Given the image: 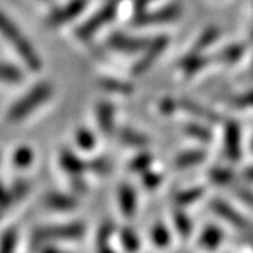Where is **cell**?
Listing matches in <instances>:
<instances>
[{"label":"cell","instance_id":"9","mask_svg":"<svg viewBox=\"0 0 253 253\" xmlns=\"http://www.w3.org/2000/svg\"><path fill=\"white\" fill-rule=\"evenodd\" d=\"M106 42L113 51H116L118 54L136 55L141 54L146 48L149 38L129 36L126 33H113L110 34Z\"/></svg>","mask_w":253,"mask_h":253},{"label":"cell","instance_id":"30","mask_svg":"<svg viewBox=\"0 0 253 253\" xmlns=\"http://www.w3.org/2000/svg\"><path fill=\"white\" fill-rule=\"evenodd\" d=\"M149 238H151L152 244L158 248H168L170 245V239H172L168 226L163 222H155L149 231Z\"/></svg>","mask_w":253,"mask_h":253},{"label":"cell","instance_id":"43","mask_svg":"<svg viewBox=\"0 0 253 253\" xmlns=\"http://www.w3.org/2000/svg\"><path fill=\"white\" fill-rule=\"evenodd\" d=\"M245 241H246V242L253 248V234L252 235H245Z\"/></svg>","mask_w":253,"mask_h":253},{"label":"cell","instance_id":"42","mask_svg":"<svg viewBox=\"0 0 253 253\" xmlns=\"http://www.w3.org/2000/svg\"><path fill=\"white\" fill-rule=\"evenodd\" d=\"M241 177H242V180H244L246 184H253V165L245 168L244 170H242Z\"/></svg>","mask_w":253,"mask_h":253},{"label":"cell","instance_id":"19","mask_svg":"<svg viewBox=\"0 0 253 253\" xmlns=\"http://www.w3.org/2000/svg\"><path fill=\"white\" fill-rule=\"evenodd\" d=\"M225 234L219 226L208 224L203 228L199 236V246L206 251H215L224 242Z\"/></svg>","mask_w":253,"mask_h":253},{"label":"cell","instance_id":"40","mask_svg":"<svg viewBox=\"0 0 253 253\" xmlns=\"http://www.w3.org/2000/svg\"><path fill=\"white\" fill-rule=\"evenodd\" d=\"M158 109L163 116H172L176 111H179V100L173 97H163L158 104Z\"/></svg>","mask_w":253,"mask_h":253},{"label":"cell","instance_id":"16","mask_svg":"<svg viewBox=\"0 0 253 253\" xmlns=\"http://www.w3.org/2000/svg\"><path fill=\"white\" fill-rule=\"evenodd\" d=\"M44 206L48 210L52 211H58V212H68V211H73L78 207V200L75 196L71 194H65V193H59V191H52L48 193L44 197Z\"/></svg>","mask_w":253,"mask_h":253},{"label":"cell","instance_id":"45","mask_svg":"<svg viewBox=\"0 0 253 253\" xmlns=\"http://www.w3.org/2000/svg\"><path fill=\"white\" fill-rule=\"evenodd\" d=\"M41 1H45V0H41Z\"/></svg>","mask_w":253,"mask_h":253},{"label":"cell","instance_id":"8","mask_svg":"<svg viewBox=\"0 0 253 253\" xmlns=\"http://www.w3.org/2000/svg\"><path fill=\"white\" fill-rule=\"evenodd\" d=\"M224 154L231 163L242 158V129L235 120H228L224 124Z\"/></svg>","mask_w":253,"mask_h":253},{"label":"cell","instance_id":"28","mask_svg":"<svg viewBox=\"0 0 253 253\" xmlns=\"http://www.w3.org/2000/svg\"><path fill=\"white\" fill-rule=\"evenodd\" d=\"M114 231H116V225L113 221H104L99 226V231L96 235V249L99 252H111L110 241L114 235Z\"/></svg>","mask_w":253,"mask_h":253},{"label":"cell","instance_id":"29","mask_svg":"<svg viewBox=\"0 0 253 253\" xmlns=\"http://www.w3.org/2000/svg\"><path fill=\"white\" fill-rule=\"evenodd\" d=\"M155 158L151 152H139L135 155L129 162H128V170L131 173H136V174H142L146 170L151 169L152 163H154Z\"/></svg>","mask_w":253,"mask_h":253},{"label":"cell","instance_id":"17","mask_svg":"<svg viewBox=\"0 0 253 253\" xmlns=\"http://www.w3.org/2000/svg\"><path fill=\"white\" fill-rule=\"evenodd\" d=\"M245 51H246V45L242 42H234L225 45L224 48H221L219 51H217L214 55H211L212 63H218V65H235L238 63L242 56H244Z\"/></svg>","mask_w":253,"mask_h":253},{"label":"cell","instance_id":"5","mask_svg":"<svg viewBox=\"0 0 253 253\" xmlns=\"http://www.w3.org/2000/svg\"><path fill=\"white\" fill-rule=\"evenodd\" d=\"M183 14V7L180 3H170L168 6H163L161 9L148 11L145 10L142 13H138L132 24L135 27H148V26H162V24H169L174 23L181 17Z\"/></svg>","mask_w":253,"mask_h":253},{"label":"cell","instance_id":"10","mask_svg":"<svg viewBox=\"0 0 253 253\" xmlns=\"http://www.w3.org/2000/svg\"><path fill=\"white\" fill-rule=\"evenodd\" d=\"M87 6H89V0H69L66 4L55 9L46 17V27L56 28L71 23L76 17H79Z\"/></svg>","mask_w":253,"mask_h":253},{"label":"cell","instance_id":"27","mask_svg":"<svg viewBox=\"0 0 253 253\" xmlns=\"http://www.w3.org/2000/svg\"><path fill=\"white\" fill-rule=\"evenodd\" d=\"M172 219L174 229L179 234V236L187 239L193 234V221L187 215V212L184 211V208L177 207L176 210H173Z\"/></svg>","mask_w":253,"mask_h":253},{"label":"cell","instance_id":"1","mask_svg":"<svg viewBox=\"0 0 253 253\" xmlns=\"http://www.w3.org/2000/svg\"><path fill=\"white\" fill-rule=\"evenodd\" d=\"M0 36L4 37L18 56L23 59V62L27 65L31 71H40L42 62L41 58L37 54L34 45L30 42L27 37L23 34V31L6 16L3 11H0Z\"/></svg>","mask_w":253,"mask_h":253},{"label":"cell","instance_id":"23","mask_svg":"<svg viewBox=\"0 0 253 253\" xmlns=\"http://www.w3.org/2000/svg\"><path fill=\"white\" fill-rule=\"evenodd\" d=\"M204 194H206V189L203 186H194V187L179 190L177 193H174L173 201H174L176 207L184 208L197 203L199 200L204 197Z\"/></svg>","mask_w":253,"mask_h":253},{"label":"cell","instance_id":"20","mask_svg":"<svg viewBox=\"0 0 253 253\" xmlns=\"http://www.w3.org/2000/svg\"><path fill=\"white\" fill-rule=\"evenodd\" d=\"M207 159V152L204 149H189L177 154L173 159V168L184 170L194 166H199Z\"/></svg>","mask_w":253,"mask_h":253},{"label":"cell","instance_id":"44","mask_svg":"<svg viewBox=\"0 0 253 253\" xmlns=\"http://www.w3.org/2000/svg\"><path fill=\"white\" fill-rule=\"evenodd\" d=\"M251 149H252V152H253V138H252V141H251Z\"/></svg>","mask_w":253,"mask_h":253},{"label":"cell","instance_id":"41","mask_svg":"<svg viewBox=\"0 0 253 253\" xmlns=\"http://www.w3.org/2000/svg\"><path fill=\"white\" fill-rule=\"evenodd\" d=\"M156 0H134V10H135V14L138 13H142L145 10L148 9V6L151 4V3H154Z\"/></svg>","mask_w":253,"mask_h":253},{"label":"cell","instance_id":"14","mask_svg":"<svg viewBox=\"0 0 253 253\" xmlns=\"http://www.w3.org/2000/svg\"><path fill=\"white\" fill-rule=\"evenodd\" d=\"M96 121L103 135H111L116 129V107L107 100L99 101L96 106Z\"/></svg>","mask_w":253,"mask_h":253},{"label":"cell","instance_id":"4","mask_svg":"<svg viewBox=\"0 0 253 253\" xmlns=\"http://www.w3.org/2000/svg\"><path fill=\"white\" fill-rule=\"evenodd\" d=\"M121 0H107L90 18H87L83 24H81L76 30V37L81 41L90 40L94 34H97L104 26L110 24L117 16L118 4Z\"/></svg>","mask_w":253,"mask_h":253},{"label":"cell","instance_id":"2","mask_svg":"<svg viewBox=\"0 0 253 253\" xmlns=\"http://www.w3.org/2000/svg\"><path fill=\"white\" fill-rule=\"evenodd\" d=\"M54 96V86L48 82H40L36 86L27 91L23 97L17 100L7 111L9 123H20L31 116L36 110Z\"/></svg>","mask_w":253,"mask_h":253},{"label":"cell","instance_id":"21","mask_svg":"<svg viewBox=\"0 0 253 253\" xmlns=\"http://www.w3.org/2000/svg\"><path fill=\"white\" fill-rule=\"evenodd\" d=\"M118 139L121 144L131 146V148H138V149H145L151 145L149 136L145 135L144 132L135 131L134 128H128V126L120 128Z\"/></svg>","mask_w":253,"mask_h":253},{"label":"cell","instance_id":"25","mask_svg":"<svg viewBox=\"0 0 253 253\" xmlns=\"http://www.w3.org/2000/svg\"><path fill=\"white\" fill-rule=\"evenodd\" d=\"M99 86L103 90L109 91V93H116V94L129 96V94L134 93V84L132 83L121 81V79H117V78H110V76L100 78Z\"/></svg>","mask_w":253,"mask_h":253},{"label":"cell","instance_id":"31","mask_svg":"<svg viewBox=\"0 0 253 253\" xmlns=\"http://www.w3.org/2000/svg\"><path fill=\"white\" fill-rule=\"evenodd\" d=\"M120 244L126 252H136L141 248V241L135 231L129 226H124L120 229Z\"/></svg>","mask_w":253,"mask_h":253},{"label":"cell","instance_id":"26","mask_svg":"<svg viewBox=\"0 0 253 253\" xmlns=\"http://www.w3.org/2000/svg\"><path fill=\"white\" fill-rule=\"evenodd\" d=\"M221 37V30L215 26H211L207 27L206 30H203L200 33V36L197 37V40L194 41V44L191 46L193 51H197V52H204L206 49L211 48L217 42Z\"/></svg>","mask_w":253,"mask_h":253},{"label":"cell","instance_id":"13","mask_svg":"<svg viewBox=\"0 0 253 253\" xmlns=\"http://www.w3.org/2000/svg\"><path fill=\"white\" fill-rule=\"evenodd\" d=\"M117 203L121 214L126 218H134L138 208V196L132 184L121 183L117 189Z\"/></svg>","mask_w":253,"mask_h":253},{"label":"cell","instance_id":"37","mask_svg":"<svg viewBox=\"0 0 253 253\" xmlns=\"http://www.w3.org/2000/svg\"><path fill=\"white\" fill-rule=\"evenodd\" d=\"M33 158H34L33 151L27 146H21L13 155V163L17 168H27L33 162Z\"/></svg>","mask_w":253,"mask_h":253},{"label":"cell","instance_id":"3","mask_svg":"<svg viewBox=\"0 0 253 253\" xmlns=\"http://www.w3.org/2000/svg\"><path fill=\"white\" fill-rule=\"evenodd\" d=\"M86 234V225L83 222H68L37 228L33 232V242L37 248L40 245L54 244V241H75Z\"/></svg>","mask_w":253,"mask_h":253},{"label":"cell","instance_id":"32","mask_svg":"<svg viewBox=\"0 0 253 253\" xmlns=\"http://www.w3.org/2000/svg\"><path fill=\"white\" fill-rule=\"evenodd\" d=\"M75 139L82 151H91L97 145L96 136L87 128H79L75 134Z\"/></svg>","mask_w":253,"mask_h":253},{"label":"cell","instance_id":"39","mask_svg":"<svg viewBox=\"0 0 253 253\" xmlns=\"http://www.w3.org/2000/svg\"><path fill=\"white\" fill-rule=\"evenodd\" d=\"M232 190H234V194L238 197L239 201H242L245 206H248V207L252 208L253 210V190L252 189L246 187V186H244V184L236 183L235 186L232 187Z\"/></svg>","mask_w":253,"mask_h":253},{"label":"cell","instance_id":"11","mask_svg":"<svg viewBox=\"0 0 253 253\" xmlns=\"http://www.w3.org/2000/svg\"><path fill=\"white\" fill-rule=\"evenodd\" d=\"M212 63L211 56L204 55V52H197L190 49L189 54H186L179 61V68L186 79H191L201 71H204L208 65Z\"/></svg>","mask_w":253,"mask_h":253},{"label":"cell","instance_id":"12","mask_svg":"<svg viewBox=\"0 0 253 253\" xmlns=\"http://www.w3.org/2000/svg\"><path fill=\"white\" fill-rule=\"evenodd\" d=\"M179 110L187 113L191 117L201 120L207 124H211V126L219 124V121H221V116L217 111L208 109L206 106H203V104H200V103L191 99H179Z\"/></svg>","mask_w":253,"mask_h":253},{"label":"cell","instance_id":"6","mask_svg":"<svg viewBox=\"0 0 253 253\" xmlns=\"http://www.w3.org/2000/svg\"><path fill=\"white\" fill-rule=\"evenodd\" d=\"M210 208L211 211L221 217L229 225H232L236 231L242 232L244 235H252L253 234V224L241 214L235 207H232L228 201L221 199H214L210 201Z\"/></svg>","mask_w":253,"mask_h":253},{"label":"cell","instance_id":"22","mask_svg":"<svg viewBox=\"0 0 253 253\" xmlns=\"http://www.w3.org/2000/svg\"><path fill=\"white\" fill-rule=\"evenodd\" d=\"M208 177L211 183H214L218 187L232 189L238 183L235 172L231 168H225V166H214L208 173Z\"/></svg>","mask_w":253,"mask_h":253},{"label":"cell","instance_id":"34","mask_svg":"<svg viewBox=\"0 0 253 253\" xmlns=\"http://www.w3.org/2000/svg\"><path fill=\"white\" fill-rule=\"evenodd\" d=\"M21 81H23V73L18 68L9 65V63L0 62V82L18 83Z\"/></svg>","mask_w":253,"mask_h":253},{"label":"cell","instance_id":"35","mask_svg":"<svg viewBox=\"0 0 253 253\" xmlns=\"http://www.w3.org/2000/svg\"><path fill=\"white\" fill-rule=\"evenodd\" d=\"M18 244V234L14 228L7 229L0 236V252H13Z\"/></svg>","mask_w":253,"mask_h":253},{"label":"cell","instance_id":"38","mask_svg":"<svg viewBox=\"0 0 253 253\" xmlns=\"http://www.w3.org/2000/svg\"><path fill=\"white\" fill-rule=\"evenodd\" d=\"M141 179H142V184L146 190H156L163 181V174L162 173L154 172V170H146L145 173L141 174Z\"/></svg>","mask_w":253,"mask_h":253},{"label":"cell","instance_id":"33","mask_svg":"<svg viewBox=\"0 0 253 253\" xmlns=\"http://www.w3.org/2000/svg\"><path fill=\"white\" fill-rule=\"evenodd\" d=\"M113 169V163L106 156H97L87 162V170L96 173L99 176H109Z\"/></svg>","mask_w":253,"mask_h":253},{"label":"cell","instance_id":"24","mask_svg":"<svg viewBox=\"0 0 253 253\" xmlns=\"http://www.w3.org/2000/svg\"><path fill=\"white\" fill-rule=\"evenodd\" d=\"M181 129L186 135L199 141V142H203V144H210L214 138V134L210 129V126L197 123V121H189V123L183 124Z\"/></svg>","mask_w":253,"mask_h":253},{"label":"cell","instance_id":"36","mask_svg":"<svg viewBox=\"0 0 253 253\" xmlns=\"http://www.w3.org/2000/svg\"><path fill=\"white\" fill-rule=\"evenodd\" d=\"M229 104L238 110H245V109H253V89L251 90L241 93V94H236L234 97L229 99Z\"/></svg>","mask_w":253,"mask_h":253},{"label":"cell","instance_id":"15","mask_svg":"<svg viewBox=\"0 0 253 253\" xmlns=\"http://www.w3.org/2000/svg\"><path fill=\"white\" fill-rule=\"evenodd\" d=\"M31 189L30 183L27 181H18L11 189L6 190L1 196H0V219L3 215L9 211L10 208L14 204H17L18 201L24 199L28 194V191Z\"/></svg>","mask_w":253,"mask_h":253},{"label":"cell","instance_id":"18","mask_svg":"<svg viewBox=\"0 0 253 253\" xmlns=\"http://www.w3.org/2000/svg\"><path fill=\"white\" fill-rule=\"evenodd\" d=\"M59 165L65 173H68L71 177L83 176V173L87 170V162H84L79 155L72 152L71 149H63L59 154Z\"/></svg>","mask_w":253,"mask_h":253},{"label":"cell","instance_id":"7","mask_svg":"<svg viewBox=\"0 0 253 253\" xmlns=\"http://www.w3.org/2000/svg\"><path fill=\"white\" fill-rule=\"evenodd\" d=\"M169 37L168 36H158L149 40L148 45L142 51V55L139 56V59L136 61L132 68H131V73L132 76H141L148 72L155 62L159 59V56L166 51V48L169 45Z\"/></svg>","mask_w":253,"mask_h":253}]
</instances>
